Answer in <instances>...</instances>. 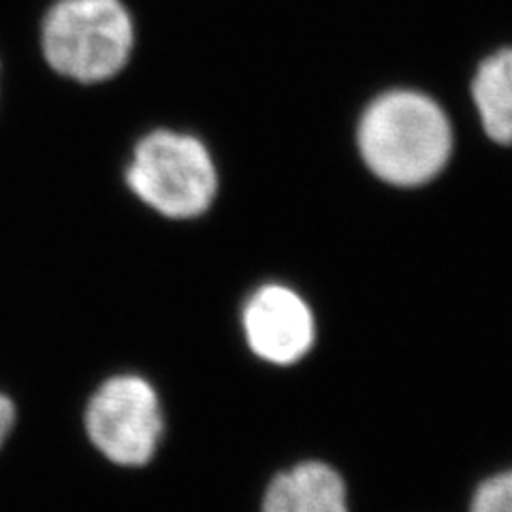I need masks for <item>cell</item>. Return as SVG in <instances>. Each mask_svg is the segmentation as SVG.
<instances>
[{
	"mask_svg": "<svg viewBox=\"0 0 512 512\" xmlns=\"http://www.w3.org/2000/svg\"><path fill=\"white\" fill-rule=\"evenodd\" d=\"M355 148L376 182L397 190L438 182L455 156V126L421 88L395 86L372 96L355 124Z\"/></svg>",
	"mask_w": 512,
	"mask_h": 512,
	"instance_id": "6da1fadb",
	"label": "cell"
},
{
	"mask_svg": "<svg viewBox=\"0 0 512 512\" xmlns=\"http://www.w3.org/2000/svg\"><path fill=\"white\" fill-rule=\"evenodd\" d=\"M124 180L143 205L169 220L205 216L222 188L210 146L199 135L175 128H154L135 143Z\"/></svg>",
	"mask_w": 512,
	"mask_h": 512,
	"instance_id": "7a4b0ae2",
	"label": "cell"
},
{
	"mask_svg": "<svg viewBox=\"0 0 512 512\" xmlns=\"http://www.w3.org/2000/svg\"><path fill=\"white\" fill-rule=\"evenodd\" d=\"M135 41V20L122 0H58L41 26L47 64L79 84H101L124 71Z\"/></svg>",
	"mask_w": 512,
	"mask_h": 512,
	"instance_id": "3957f363",
	"label": "cell"
},
{
	"mask_svg": "<svg viewBox=\"0 0 512 512\" xmlns=\"http://www.w3.org/2000/svg\"><path fill=\"white\" fill-rule=\"evenodd\" d=\"M163 429V408L156 389L135 374L105 380L86 408L90 442L116 466L139 468L150 463Z\"/></svg>",
	"mask_w": 512,
	"mask_h": 512,
	"instance_id": "277c9868",
	"label": "cell"
},
{
	"mask_svg": "<svg viewBox=\"0 0 512 512\" xmlns=\"http://www.w3.org/2000/svg\"><path fill=\"white\" fill-rule=\"evenodd\" d=\"M242 325L250 350L274 365L301 361L316 338V323L308 301L284 284L256 288L244 306Z\"/></svg>",
	"mask_w": 512,
	"mask_h": 512,
	"instance_id": "5b68a950",
	"label": "cell"
},
{
	"mask_svg": "<svg viewBox=\"0 0 512 512\" xmlns=\"http://www.w3.org/2000/svg\"><path fill=\"white\" fill-rule=\"evenodd\" d=\"M263 512H348L342 476L323 461H303L271 480Z\"/></svg>",
	"mask_w": 512,
	"mask_h": 512,
	"instance_id": "8992f818",
	"label": "cell"
},
{
	"mask_svg": "<svg viewBox=\"0 0 512 512\" xmlns=\"http://www.w3.org/2000/svg\"><path fill=\"white\" fill-rule=\"evenodd\" d=\"M470 101L480 131L498 148H512V45L498 47L478 60L472 71Z\"/></svg>",
	"mask_w": 512,
	"mask_h": 512,
	"instance_id": "52a82bcc",
	"label": "cell"
},
{
	"mask_svg": "<svg viewBox=\"0 0 512 512\" xmlns=\"http://www.w3.org/2000/svg\"><path fill=\"white\" fill-rule=\"evenodd\" d=\"M470 512H512V470L487 478L476 489Z\"/></svg>",
	"mask_w": 512,
	"mask_h": 512,
	"instance_id": "ba28073f",
	"label": "cell"
},
{
	"mask_svg": "<svg viewBox=\"0 0 512 512\" xmlns=\"http://www.w3.org/2000/svg\"><path fill=\"white\" fill-rule=\"evenodd\" d=\"M15 425V406L7 395L0 393V446H3L5 438L11 434Z\"/></svg>",
	"mask_w": 512,
	"mask_h": 512,
	"instance_id": "9c48e42d",
	"label": "cell"
}]
</instances>
